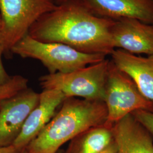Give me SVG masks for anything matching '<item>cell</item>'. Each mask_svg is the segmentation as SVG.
Wrapping results in <instances>:
<instances>
[{"label": "cell", "instance_id": "6da1fadb", "mask_svg": "<svg viewBox=\"0 0 153 153\" xmlns=\"http://www.w3.org/2000/svg\"><path fill=\"white\" fill-rule=\"evenodd\" d=\"M114 21L94 15L77 0L57 6L41 16L28 34L43 42L59 43L88 54L111 55L115 50Z\"/></svg>", "mask_w": 153, "mask_h": 153}, {"label": "cell", "instance_id": "7a4b0ae2", "mask_svg": "<svg viewBox=\"0 0 153 153\" xmlns=\"http://www.w3.org/2000/svg\"><path fill=\"white\" fill-rule=\"evenodd\" d=\"M107 119L104 102L68 98L25 149L28 153H56L66 142L91 128L103 125Z\"/></svg>", "mask_w": 153, "mask_h": 153}, {"label": "cell", "instance_id": "3957f363", "mask_svg": "<svg viewBox=\"0 0 153 153\" xmlns=\"http://www.w3.org/2000/svg\"><path fill=\"white\" fill-rule=\"evenodd\" d=\"M10 51L23 58L40 61L50 74L71 72L106 59L105 55L82 53L65 44L40 42L28 34Z\"/></svg>", "mask_w": 153, "mask_h": 153}, {"label": "cell", "instance_id": "277c9868", "mask_svg": "<svg viewBox=\"0 0 153 153\" xmlns=\"http://www.w3.org/2000/svg\"><path fill=\"white\" fill-rule=\"evenodd\" d=\"M109 61L105 59L69 73H49L40 77V85L43 90L60 91L66 98L104 102Z\"/></svg>", "mask_w": 153, "mask_h": 153}, {"label": "cell", "instance_id": "5b68a950", "mask_svg": "<svg viewBox=\"0 0 153 153\" xmlns=\"http://www.w3.org/2000/svg\"><path fill=\"white\" fill-rule=\"evenodd\" d=\"M104 102L107 109L105 124L109 126L137 110L153 112V102L145 98L131 76L109 61Z\"/></svg>", "mask_w": 153, "mask_h": 153}, {"label": "cell", "instance_id": "8992f818", "mask_svg": "<svg viewBox=\"0 0 153 153\" xmlns=\"http://www.w3.org/2000/svg\"><path fill=\"white\" fill-rule=\"evenodd\" d=\"M57 6L51 0H0V44L4 52L27 35L41 16Z\"/></svg>", "mask_w": 153, "mask_h": 153}, {"label": "cell", "instance_id": "52a82bcc", "mask_svg": "<svg viewBox=\"0 0 153 153\" xmlns=\"http://www.w3.org/2000/svg\"><path fill=\"white\" fill-rule=\"evenodd\" d=\"M40 94L26 88L7 99L0 109V146L12 144L38 105Z\"/></svg>", "mask_w": 153, "mask_h": 153}, {"label": "cell", "instance_id": "ba28073f", "mask_svg": "<svg viewBox=\"0 0 153 153\" xmlns=\"http://www.w3.org/2000/svg\"><path fill=\"white\" fill-rule=\"evenodd\" d=\"M111 36L115 49L134 55H153V25L131 18L114 20Z\"/></svg>", "mask_w": 153, "mask_h": 153}, {"label": "cell", "instance_id": "9c48e42d", "mask_svg": "<svg viewBox=\"0 0 153 153\" xmlns=\"http://www.w3.org/2000/svg\"><path fill=\"white\" fill-rule=\"evenodd\" d=\"M96 16L117 20L135 19L153 25V0H78Z\"/></svg>", "mask_w": 153, "mask_h": 153}, {"label": "cell", "instance_id": "30bf717a", "mask_svg": "<svg viewBox=\"0 0 153 153\" xmlns=\"http://www.w3.org/2000/svg\"><path fill=\"white\" fill-rule=\"evenodd\" d=\"M65 99L60 91L43 90L40 93L38 104L28 115L12 145L19 150L26 148L53 118L56 110Z\"/></svg>", "mask_w": 153, "mask_h": 153}, {"label": "cell", "instance_id": "8fae6325", "mask_svg": "<svg viewBox=\"0 0 153 153\" xmlns=\"http://www.w3.org/2000/svg\"><path fill=\"white\" fill-rule=\"evenodd\" d=\"M117 153H153V137L147 129L131 114L112 126Z\"/></svg>", "mask_w": 153, "mask_h": 153}, {"label": "cell", "instance_id": "7c38bea8", "mask_svg": "<svg viewBox=\"0 0 153 153\" xmlns=\"http://www.w3.org/2000/svg\"><path fill=\"white\" fill-rule=\"evenodd\" d=\"M111 56L115 65L131 76L142 95L153 102V55L142 57L115 49Z\"/></svg>", "mask_w": 153, "mask_h": 153}, {"label": "cell", "instance_id": "4fadbf2b", "mask_svg": "<svg viewBox=\"0 0 153 153\" xmlns=\"http://www.w3.org/2000/svg\"><path fill=\"white\" fill-rule=\"evenodd\" d=\"M71 153H100L114 140L112 126L105 124L83 131L73 139Z\"/></svg>", "mask_w": 153, "mask_h": 153}, {"label": "cell", "instance_id": "5bb4252c", "mask_svg": "<svg viewBox=\"0 0 153 153\" xmlns=\"http://www.w3.org/2000/svg\"><path fill=\"white\" fill-rule=\"evenodd\" d=\"M28 79L20 75L10 76L4 84L0 85V109L9 99L27 88Z\"/></svg>", "mask_w": 153, "mask_h": 153}, {"label": "cell", "instance_id": "9a60e30c", "mask_svg": "<svg viewBox=\"0 0 153 153\" xmlns=\"http://www.w3.org/2000/svg\"><path fill=\"white\" fill-rule=\"evenodd\" d=\"M131 114L147 129L153 137V112L145 110H137Z\"/></svg>", "mask_w": 153, "mask_h": 153}, {"label": "cell", "instance_id": "2e32d148", "mask_svg": "<svg viewBox=\"0 0 153 153\" xmlns=\"http://www.w3.org/2000/svg\"><path fill=\"white\" fill-rule=\"evenodd\" d=\"M4 52V49L0 44V85L7 82L10 78L6 71L2 61V55Z\"/></svg>", "mask_w": 153, "mask_h": 153}, {"label": "cell", "instance_id": "e0dca14e", "mask_svg": "<svg viewBox=\"0 0 153 153\" xmlns=\"http://www.w3.org/2000/svg\"><path fill=\"white\" fill-rule=\"evenodd\" d=\"M22 150L17 149L12 144L4 146H0V153H20Z\"/></svg>", "mask_w": 153, "mask_h": 153}, {"label": "cell", "instance_id": "ac0fdd59", "mask_svg": "<svg viewBox=\"0 0 153 153\" xmlns=\"http://www.w3.org/2000/svg\"><path fill=\"white\" fill-rule=\"evenodd\" d=\"M100 153H117V147L114 140L107 148Z\"/></svg>", "mask_w": 153, "mask_h": 153}, {"label": "cell", "instance_id": "d6986e66", "mask_svg": "<svg viewBox=\"0 0 153 153\" xmlns=\"http://www.w3.org/2000/svg\"><path fill=\"white\" fill-rule=\"evenodd\" d=\"M52 2L56 6H60L64 5L68 3L74 2L77 0H51Z\"/></svg>", "mask_w": 153, "mask_h": 153}, {"label": "cell", "instance_id": "ffe728a7", "mask_svg": "<svg viewBox=\"0 0 153 153\" xmlns=\"http://www.w3.org/2000/svg\"><path fill=\"white\" fill-rule=\"evenodd\" d=\"M1 31H2V21H1V18L0 16V35L1 33Z\"/></svg>", "mask_w": 153, "mask_h": 153}, {"label": "cell", "instance_id": "44dd1931", "mask_svg": "<svg viewBox=\"0 0 153 153\" xmlns=\"http://www.w3.org/2000/svg\"><path fill=\"white\" fill-rule=\"evenodd\" d=\"M28 153L27 151L26 150V149H23L22 151L21 152V153Z\"/></svg>", "mask_w": 153, "mask_h": 153}]
</instances>
